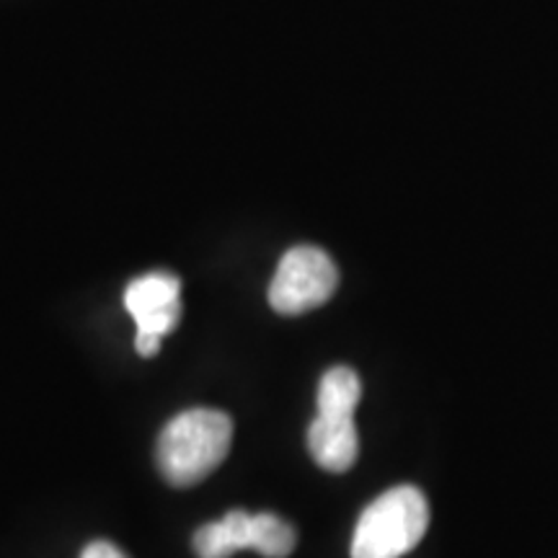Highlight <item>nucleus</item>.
I'll return each instance as SVG.
<instances>
[{
    "instance_id": "8",
    "label": "nucleus",
    "mask_w": 558,
    "mask_h": 558,
    "mask_svg": "<svg viewBox=\"0 0 558 558\" xmlns=\"http://www.w3.org/2000/svg\"><path fill=\"white\" fill-rule=\"evenodd\" d=\"M81 558H128V556H124L122 550L114 546V543L94 541V543H88L86 548H83Z\"/></svg>"
},
{
    "instance_id": "5",
    "label": "nucleus",
    "mask_w": 558,
    "mask_h": 558,
    "mask_svg": "<svg viewBox=\"0 0 558 558\" xmlns=\"http://www.w3.org/2000/svg\"><path fill=\"white\" fill-rule=\"evenodd\" d=\"M124 308L135 320L137 333L169 337L181 320V282L169 271L132 279L124 290Z\"/></svg>"
},
{
    "instance_id": "4",
    "label": "nucleus",
    "mask_w": 558,
    "mask_h": 558,
    "mask_svg": "<svg viewBox=\"0 0 558 558\" xmlns=\"http://www.w3.org/2000/svg\"><path fill=\"white\" fill-rule=\"evenodd\" d=\"M339 284V269L324 248L295 246L279 259L269 284V305L279 316H303L329 303Z\"/></svg>"
},
{
    "instance_id": "3",
    "label": "nucleus",
    "mask_w": 558,
    "mask_h": 558,
    "mask_svg": "<svg viewBox=\"0 0 558 558\" xmlns=\"http://www.w3.org/2000/svg\"><path fill=\"white\" fill-rule=\"evenodd\" d=\"M192 543L197 558H230L243 548L256 550L264 558H288L295 550L298 535L290 522L277 514H248L233 509L222 520L202 525Z\"/></svg>"
},
{
    "instance_id": "2",
    "label": "nucleus",
    "mask_w": 558,
    "mask_h": 558,
    "mask_svg": "<svg viewBox=\"0 0 558 558\" xmlns=\"http://www.w3.org/2000/svg\"><path fill=\"white\" fill-rule=\"evenodd\" d=\"M427 527V497L416 486H393L360 514L352 535V558L407 556L418 546Z\"/></svg>"
},
{
    "instance_id": "1",
    "label": "nucleus",
    "mask_w": 558,
    "mask_h": 558,
    "mask_svg": "<svg viewBox=\"0 0 558 558\" xmlns=\"http://www.w3.org/2000/svg\"><path fill=\"white\" fill-rule=\"evenodd\" d=\"M233 422L215 409H190L173 416L156 445L158 469L171 486L186 488L205 481L226 460Z\"/></svg>"
},
{
    "instance_id": "7",
    "label": "nucleus",
    "mask_w": 558,
    "mask_h": 558,
    "mask_svg": "<svg viewBox=\"0 0 558 558\" xmlns=\"http://www.w3.org/2000/svg\"><path fill=\"white\" fill-rule=\"evenodd\" d=\"M360 399V378L349 367H331L318 383V411L326 414H354Z\"/></svg>"
},
{
    "instance_id": "6",
    "label": "nucleus",
    "mask_w": 558,
    "mask_h": 558,
    "mask_svg": "<svg viewBox=\"0 0 558 558\" xmlns=\"http://www.w3.org/2000/svg\"><path fill=\"white\" fill-rule=\"evenodd\" d=\"M308 450L324 471L344 473L352 469L360 452L354 414L318 411L308 427Z\"/></svg>"
}]
</instances>
